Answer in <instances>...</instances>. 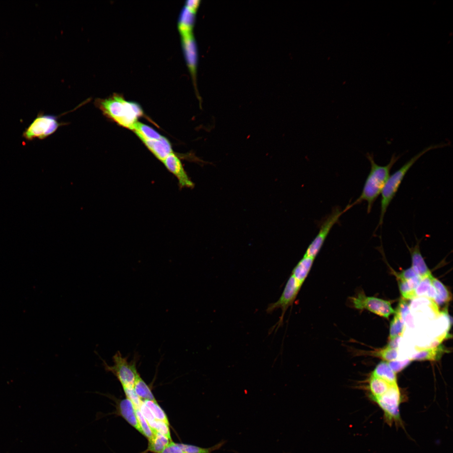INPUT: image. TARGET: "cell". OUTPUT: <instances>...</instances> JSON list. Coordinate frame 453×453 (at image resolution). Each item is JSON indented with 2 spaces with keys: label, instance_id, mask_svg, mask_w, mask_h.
<instances>
[{
  "label": "cell",
  "instance_id": "cell-2",
  "mask_svg": "<svg viewBox=\"0 0 453 453\" xmlns=\"http://www.w3.org/2000/svg\"><path fill=\"white\" fill-rule=\"evenodd\" d=\"M158 453H168V452H165V450H160V452Z\"/></svg>",
  "mask_w": 453,
  "mask_h": 453
},
{
  "label": "cell",
  "instance_id": "cell-1",
  "mask_svg": "<svg viewBox=\"0 0 453 453\" xmlns=\"http://www.w3.org/2000/svg\"><path fill=\"white\" fill-rule=\"evenodd\" d=\"M378 420L408 453H453V378L418 395L389 393L378 405Z\"/></svg>",
  "mask_w": 453,
  "mask_h": 453
}]
</instances>
